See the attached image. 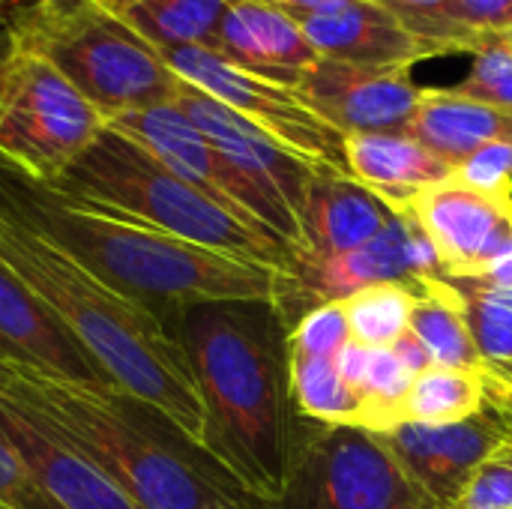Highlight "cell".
Instances as JSON below:
<instances>
[{
  "label": "cell",
  "mask_w": 512,
  "mask_h": 509,
  "mask_svg": "<svg viewBox=\"0 0 512 509\" xmlns=\"http://www.w3.org/2000/svg\"><path fill=\"white\" fill-rule=\"evenodd\" d=\"M0 264L60 318L123 399L150 408L204 453L207 411L195 372L180 336L150 306L111 288L6 198L0 204Z\"/></svg>",
  "instance_id": "cell-1"
},
{
  "label": "cell",
  "mask_w": 512,
  "mask_h": 509,
  "mask_svg": "<svg viewBox=\"0 0 512 509\" xmlns=\"http://www.w3.org/2000/svg\"><path fill=\"white\" fill-rule=\"evenodd\" d=\"M177 336L207 411L204 456L237 492L276 504L300 426L282 312L276 303H201L180 312Z\"/></svg>",
  "instance_id": "cell-2"
},
{
  "label": "cell",
  "mask_w": 512,
  "mask_h": 509,
  "mask_svg": "<svg viewBox=\"0 0 512 509\" xmlns=\"http://www.w3.org/2000/svg\"><path fill=\"white\" fill-rule=\"evenodd\" d=\"M3 183V180H0ZM3 198L60 240L78 261L120 294L150 306L156 303L189 309L201 303H282L291 294L294 276L237 261L231 255L180 240L129 213L78 201L48 186L24 180V198Z\"/></svg>",
  "instance_id": "cell-3"
},
{
  "label": "cell",
  "mask_w": 512,
  "mask_h": 509,
  "mask_svg": "<svg viewBox=\"0 0 512 509\" xmlns=\"http://www.w3.org/2000/svg\"><path fill=\"white\" fill-rule=\"evenodd\" d=\"M0 387L45 420L135 509H213L231 492L213 486L156 435H147L117 393L36 372L0 357Z\"/></svg>",
  "instance_id": "cell-4"
},
{
  "label": "cell",
  "mask_w": 512,
  "mask_h": 509,
  "mask_svg": "<svg viewBox=\"0 0 512 509\" xmlns=\"http://www.w3.org/2000/svg\"><path fill=\"white\" fill-rule=\"evenodd\" d=\"M48 189L129 213L153 228L237 261L264 264L282 273H294L297 267V249L282 237L219 207L144 147L108 126L66 177Z\"/></svg>",
  "instance_id": "cell-5"
},
{
  "label": "cell",
  "mask_w": 512,
  "mask_h": 509,
  "mask_svg": "<svg viewBox=\"0 0 512 509\" xmlns=\"http://www.w3.org/2000/svg\"><path fill=\"white\" fill-rule=\"evenodd\" d=\"M6 36L63 72L105 126L129 111L174 102L183 87L147 39L90 0H42Z\"/></svg>",
  "instance_id": "cell-6"
},
{
  "label": "cell",
  "mask_w": 512,
  "mask_h": 509,
  "mask_svg": "<svg viewBox=\"0 0 512 509\" xmlns=\"http://www.w3.org/2000/svg\"><path fill=\"white\" fill-rule=\"evenodd\" d=\"M105 132L102 114L42 54L6 36L0 51V165L57 186Z\"/></svg>",
  "instance_id": "cell-7"
},
{
  "label": "cell",
  "mask_w": 512,
  "mask_h": 509,
  "mask_svg": "<svg viewBox=\"0 0 512 509\" xmlns=\"http://www.w3.org/2000/svg\"><path fill=\"white\" fill-rule=\"evenodd\" d=\"M273 509H438L381 438L300 417L285 492Z\"/></svg>",
  "instance_id": "cell-8"
},
{
  "label": "cell",
  "mask_w": 512,
  "mask_h": 509,
  "mask_svg": "<svg viewBox=\"0 0 512 509\" xmlns=\"http://www.w3.org/2000/svg\"><path fill=\"white\" fill-rule=\"evenodd\" d=\"M168 69L186 81L189 87L213 96L297 156L327 165L348 174L345 162V135L336 132L330 123H324L291 87L270 84L264 78H255L228 60H222L210 48H168L159 51Z\"/></svg>",
  "instance_id": "cell-9"
},
{
  "label": "cell",
  "mask_w": 512,
  "mask_h": 509,
  "mask_svg": "<svg viewBox=\"0 0 512 509\" xmlns=\"http://www.w3.org/2000/svg\"><path fill=\"white\" fill-rule=\"evenodd\" d=\"M177 108L213 141V147L234 165V171L267 201L273 219H276V234L303 252V198L309 189L312 174L318 171L315 162L297 156L213 96L189 87L183 81L177 93Z\"/></svg>",
  "instance_id": "cell-10"
},
{
  "label": "cell",
  "mask_w": 512,
  "mask_h": 509,
  "mask_svg": "<svg viewBox=\"0 0 512 509\" xmlns=\"http://www.w3.org/2000/svg\"><path fill=\"white\" fill-rule=\"evenodd\" d=\"M291 276V294L276 306L288 327L303 312L324 303H342L363 288L441 276V264L420 225L396 210L393 222L375 240L333 258H297Z\"/></svg>",
  "instance_id": "cell-11"
},
{
  "label": "cell",
  "mask_w": 512,
  "mask_h": 509,
  "mask_svg": "<svg viewBox=\"0 0 512 509\" xmlns=\"http://www.w3.org/2000/svg\"><path fill=\"white\" fill-rule=\"evenodd\" d=\"M108 129L126 135L159 159L180 180L204 192L219 207L234 216L261 225L276 234V219L267 201L234 171V165L213 147V141L177 108V102L153 105L144 111H129L108 123ZM279 237V234H276Z\"/></svg>",
  "instance_id": "cell-12"
},
{
  "label": "cell",
  "mask_w": 512,
  "mask_h": 509,
  "mask_svg": "<svg viewBox=\"0 0 512 509\" xmlns=\"http://www.w3.org/2000/svg\"><path fill=\"white\" fill-rule=\"evenodd\" d=\"M375 435L435 507L453 509L477 465L512 441V417L486 399L480 414L459 423H399Z\"/></svg>",
  "instance_id": "cell-13"
},
{
  "label": "cell",
  "mask_w": 512,
  "mask_h": 509,
  "mask_svg": "<svg viewBox=\"0 0 512 509\" xmlns=\"http://www.w3.org/2000/svg\"><path fill=\"white\" fill-rule=\"evenodd\" d=\"M399 213H408L429 237L441 276H486L512 252V201L483 195L453 177L417 192Z\"/></svg>",
  "instance_id": "cell-14"
},
{
  "label": "cell",
  "mask_w": 512,
  "mask_h": 509,
  "mask_svg": "<svg viewBox=\"0 0 512 509\" xmlns=\"http://www.w3.org/2000/svg\"><path fill=\"white\" fill-rule=\"evenodd\" d=\"M294 93L336 132H408L423 87L411 69H369L318 57Z\"/></svg>",
  "instance_id": "cell-15"
},
{
  "label": "cell",
  "mask_w": 512,
  "mask_h": 509,
  "mask_svg": "<svg viewBox=\"0 0 512 509\" xmlns=\"http://www.w3.org/2000/svg\"><path fill=\"white\" fill-rule=\"evenodd\" d=\"M0 438L33 477V483L63 509H135L93 465H87L45 420L0 387Z\"/></svg>",
  "instance_id": "cell-16"
},
{
  "label": "cell",
  "mask_w": 512,
  "mask_h": 509,
  "mask_svg": "<svg viewBox=\"0 0 512 509\" xmlns=\"http://www.w3.org/2000/svg\"><path fill=\"white\" fill-rule=\"evenodd\" d=\"M0 357L36 372L117 393L93 360L78 348L60 318L0 264ZM120 396V393H117Z\"/></svg>",
  "instance_id": "cell-17"
},
{
  "label": "cell",
  "mask_w": 512,
  "mask_h": 509,
  "mask_svg": "<svg viewBox=\"0 0 512 509\" xmlns=\"http://www.w3.org/2000/svg\"><path fill=\"white\" fill-rule=\"evenodd\" d=\"M318 57L369 66L414 69L426 60V48L375 0H342L297 21Z\"/></svg>",
  "instance_id": "cell-18"
},
{
  "label": "cell",
  "mask_w": 512,
  "mask_h": 509,
  "mask_svg": "<svg viewBox=\"0 0 512 509\" xmlns=\"http://www.w3.org/2000/svg\"><path fill=\"white\" fill-rule=\"evenodd\" d=\"M210 51L255 78L291 90L318 60L303 27L285 12L258 0L231 3Z\"/></svg>",
  "instance_id": "cell-19"
},
{
  "label": "cell",
  "mask_w": 512,
  "mask_h": 509,
  "mask_svg": "<svg viewBox=\"0 0 512 509\" xmlns=\"http://www.w3.org/2000/svg\"><path fill=\"white\" fill-rule=\"evenodd\" d=\"M396 210L351 174L318 165L309 180L300 222L303 252L297 258H333L375 240Z\"/></svg>",
  "instance_id": "cell-20"
},
{
  "label": "cell",
  "mask_w": 512,
  "mask_h": 509,
  "mask_svg": "<svg viewBox=\"0 0 512 509\" xmlns=\"http://www.w3.org/2000/svg\"><path fill=\"white\" fill-rule=\"evenodd\" d=\"M345 162L348 174L393 210H402L417 192L453 177V165L435 156L411 132L345 135Z\"/></svg>",
  "instance_id": "cell-21"
},
{
  "label": "cell",
  "mask_w": 512,
  "mask_h": 509,
  "mask_svg": "<svg viewBox=\"0 0 512 509\" xmlns=\"http://www.w3.org/2000/svg\"><path fill=\"white\" fill-rule=\"evenodd\" d=\"M408 132L456 168L492 141H512V111L468 99L453 87H423Z\"/></svg>",
  "instance_id": "cell-22"
},
{
  "label": "cell",
  "mask_w": 512,
  "mask_h": 509,
  "mask_svg": "<svg viewBox=\"0 0 512 509\" xmlns=\"http://www.w3.org/2000/svg\"><path fill=\"white\" fill-rule=\"evenodd\" d=\"M426 348L432 366L459 372H486V360L471 336L465 312L444 276L420 279V297L411 312L408 327Z\"/></svg>",
  "instance_id": "cell-23"
},
{
  "label": "cell",
  "mask_w": 512,
  "mask_h": 509,
  "mask_svg": "<svg viewBox=\"0 0 512 509\" xmlns=\"http://www.w3.org/2000/svg\"><path fill=\"white\" fill-rule=\"evenodd\" d=\"M234 0H120L114 9L156 51L213 48Z\"/></svg>",
  "instance_id": "cell-24"
},
{
  "label": "cell",
  "mask_w": 512,
  "mask_h": 509,
  "mask_svg": "<svg viewBox=\"0 0 512 509\" xmlns=\"http://www.w3.org/2000/svg\"><path fill=\"white\" fill-rule=\"evenodd\" d=\"M486 375L432 366L420 372L399 402V423H459L483 411Z\"/></svg>",
  "instance_id": "cell-25"
},
{
  "label": "cell",
  "mask_w": 512,
  "mask_h": 509,
  "mask_svg": "<svg viewBox=\"0 0 512 509\" xmlns=\"http://www.w3.org/2000/svg\"><path fill=\"white\" fill-rule=\"evenodd\" d=\"M288 381L294 411L303 420L321 426H360L363 396L342 381L333 360L288 354Z\"/></svg>",
  "instance_id": "cell-26"
},
{
  "label": "cell",
  "mask_w": 512,
  "mask_h": 509,
  "mask_svg": "<svg viewBox=\"0 0 512 509\" xmlns=\"http://www.w3.org/2000/svg\"><path fill=\"white\" fill-rule=\"evenodd\" d=\"M420 297V279L381 282L342 300L351 342L366 348H393L411 327V312Z\"/></svg>",
  "instance_id": "cell-27"
},
{
  "label": "cell",
  "mask_w": 512,
  "mask_h": 509,
  "mask_svg": "<svg viewBox=\"0 0 512 509\" xmlns=\"http://www.w3.org/2000/svg\"><path fill=\"white\" fill-rule=\"evenodd\" d=\"M453 288L471 336L486 363L512 360V285H498L480 276L453 279L444 276Z\"/></svg>",
  "instance_id": "cell-28"
},
{
  "label": "cell",
  "mask_w": 512,
  "mask_h": 509,
  "mask_svg": "<svg viewBox=\"0 0 512 509\" xmlns=\"http://www.w3.org/2000/svg\"><path fill=\"white\" fill-rule=\"evenodd\" d=\"M384 6L423 48L429 57L438 54H477L489 39L471 30L453 0H375Z\"/></svg>",
  "instance_id": "cell-29"
},
{
  "label": "cell",
  "mask_w": 512,
  "mask_h": 509,
  "mask_svg": "<svg viewBox=\"0 0 512 509\" xmlns=\"http://www.w3.org/2000/svg\"><path fill=\"white\" fill-rule=\"evenodd\" d=\"M471 72L453 87L456 93L486 102L492 108L512 111V45L492 36L477 54H471Z\"/></svg>",
  "instance_id": "cell-30"
},
{
  "label": "cell",
  "mask_w": 512,
  "mask_h": 509,
  "mask_svg": "<svg viewBox=\"0 0 512 509\" xmlns=\"http://www.w3.org/2000/svg\"><path fill=\"white\" fill-rule=\"evenodd\" d=\"M348 342H351V330L339 303L315 306L288 327V354L333 360Z\"/></svg>",
  "instance_id": "cell-31"
},
{
  "label": "cell",
  "mask_w": 512,
  "mask_h": 509,
  "mask_svg": "<svg viewBox=\"0 0 512 509\" xmlns=\"http://www.w3.org/2000/svg\"><path fill=\"white\" fill-rule=\"evenodd\" d=\"M453 509H512V441L477 465Z\"/></svg>",
  "instance_id": "cell-32"
},
{
  "label": "cell",
  "mask_w": 512,
  "mask_h": 509,
  "mask_svg": "<svg viewBox=\"0 0 512 509\" xmlns=\"http://www.w3.org/2000/svg\"><path fill=\"white\" fill-rule=\"evenodd\" d=\"M453 180L483 195L512 201V141H492L474 150L465 162L453 168Z\"/></svg>",
  "instance_id": "cell-33"
},
{
  "label": "cell",
  "mask_w": 512,
  "mask_h": 509,
  "mask_svg": "<svg viewBox=\"0 0 512 509\" xmlns=\"http://www.w3.org/2000/svg\"><path fill=\"white\" fill-rule=\"evenodd\" d=\"M0 507L3 509H63L54 498H48L24 465L15 459L9 444L0 438Z\"/></svg>",
  "instance_id": "cell-34"
},
{
  "label": "cell",
  "mask_w": 512,
  "mask_h": 509,
  "mask_svg": "<svg viewBox=\"0 0 512 509\" xmlns=\"http://www.w3.org/2000/svg\"><path fill=\"white\" fill-rule=\"evenodd\" d=\"M459 18L483 39L512 30V0H453Z\"/></svg>",
  "instance_id": "cell-35"
},
{
  "label": "cell",
  "mask_w": 512,
  "mask_h": 509,
  "mask_svg": "<svg viewBox=\"0 0 512 509\" xmlns=\"http://www.w3.org/2000/svg\"><path fill=\"white\" fill-rule=\"evenodd\" d=\"M393 351L399 354V360L414 372V375H420V372H426V369H432V360H429V354H426V348L420 345V339L408 330L396 345H393Z\"/></svg>",
  "instance_id": "cell-36"
},
{
  "label": "cell",
  "mask_w": 512,
  "mask_h": 509,
  "mask_svg": "<svg viewBox=\"0 0 512 509\" xmlns=\"http://www.w3.org/2000/svg\"><path fill=\"white\" fill-rule=\"evenodd\" d=\"M258 3L273 6V9L285 12L288 18L300 21V18H306V15H312V12H321V9H327V6H336V3H342V0H258Z\"/></svg>",
  "instance_id": "cell-37"
},
{
  "label": "cell",
  "mask_w": 512,
  "mask_h": 509,
  "mask_svg": "<svg viewBox=\"0 0 512 509\" xmlns=\"http://www.w3.org/2000/svg\"><path fill=\"white\" fill-rule=\"evenodd\" d=\"M42 0H0V27L3 33L12 30L24 15H30Z\"/></svg>",
  "instance_id": "cell-38"
},
{
  "label": "cell",
  "mask_w": 512,
  "mask_h": 509,
  "mask_svg": "<svg viewBox=\"0 0 512 509\" xmlns=\"http://www.w3.org/2000/svg\"><path fill=\"white\" fill-rule=\"evenodd\" d=\"M492 384L504 387V390H512V360H504V363H486V372H483Z\"/></svg>",
  "instance_id": "cell-39"
},
{
  "label": "cell",
  "mask_w": 512,
  "mask_h": 509,
  "mask_svg": "<svg viewBox=\"0 0 512 509\" xmlns=\"http://www.w3.org/2000/svg\"><path fill=\"white\" fill-rule=\"evenodd\" d=\"M213 509H273L270 504H264V501H255V498H249V495H231V498H225L219 507Z\"/></svg>",
  "instance_id": "cell-40"
},
{
  "label": "cell",
  "mask_w": 512,
  "mask_h": 509,
  "mask_svg": "<svg viewBox=\"0 0 512 509\" xmlns=\"http://www.w3.org/2000/svg\"><path fill=\"white\" fill-rule=\"evenodd\" d=\"M486 393H489V399H492L498 408H504L512 417V390H504V387H498V384H492V381L486 378Z\"/></svg>",
  "instance_id": "cell-41"
},
{
  "label": "cell",
  "mask_w": 512,
  "mask_h": 509,
  "mask_svg": "<svg viewBox=\"0 0 512 509\" xmlns=\"http://www.w3.org/2000/svg\"><path fill=\"white\" fill-rule=\"evenodd\" d=\"M90 3H96V6H105V9H117V6H120V0H90Z\"/></svg>",
  "instance_id": "cell-42"
},
{
  "label": "cell",
  "mask_w": 512,
  "mask_h": 509,
  "mask_svg": "<svg viewBox=\"0 0 512 509\" xmlns=\"http://www.w3.org/2000/svg\"><path fill=\"white\" fill-rule=\"evenodd\" d=\"M3 42H6V33L0 36V51H3ZM0 204H3V183H0Z\"/></svg>",
  "instance_id": "cell-43"
},
{
  "label": "cell",
  "mask_w": 512,
  "mask_h": 509,
  "mask_svg": "<svg viewBox=\"0 0 512 509\" xmlns=\"http://www.w3.org/2000/svg\"><path fill=\"white\" fill-rule=\"evenodd\" d=\"M501 39H504V42H510V45H512V30H507V33H501Z\"/></svg>",
  "instance_id": "cell-44"
}]
</instances>
